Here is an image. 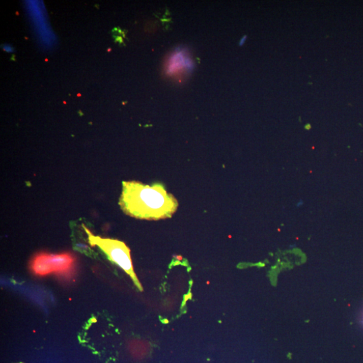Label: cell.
<instances>
[{"mask_svg": "<svg viewBox=\"0 0 363 363\" xmlns=\"http://www.w3.org/2000/svg\"><path fill=\"white\" fill-rule=\"evenodd\" d=\"M119 205L127 215L146 220L171 218L178 207L177 199L162 184L150 186L137 181L123 182Z\"/></svg>", "mask_w": 363, "mask_h": 363, "instance_id": "obj_1", "label": "cell"}, {"mask_svg": "<svg viewBox=\"0 0 363 363\" xmlns=\"http://www.w3.org/2000/svg\"><path fill=\"white\" fill-rule=\"evenodd\" d=\"M83 227L88 235L90 244L92 246L99 247L111 262L117 264L126 273L129 274L138 290L142 291V285L134 271L131 250L127 245L121 241L114 239L102 238L101 237L94 236L85 226Z\"/></svg>", "mask_w": 363, "mask_h": 363, "instance_id": "obj_2", "label": "cell"}, {"mask_svg": "<svg viewBox=\"0 0 363 363\" xmlns=\"http://www.w3.org/2000/svg\"><path fill=\"white\" fill-rule=\"evenodd\" d=\"M75 259L70 253L51 255L45 253L37 254L31 260L30 268L35 275L45 276L52 273L71 278L75 271Z\"/></svg>", "mask_w": 363, "mask_h": 363, "instance_id": "obj_3", "label": "cell"}, {"mask_svg": "<svg viewBox=\"0 0 363 363\" xmlns=\"http://www.w3.org/2000/svg\"><path fill=\"white\" fill-rule=\"evenodd\" d=\"M182 68L191 71L193 69V64L189 58H186L184 52L182 50H179L174 52L173 58L170 60L167 73L169 74H173Z\"/></svg>", "mask_w": 363, "mask_h": 363, "instance_id": "obj_4", "label": "cell"}, {"mask_svg": "<svg viewBox=\"0 0 363 363\" xmlns=\"http://www.w3.org/2000/svg\"><path fill=\"white\" fill-rule=\"evenodd\" d=\"M2 48L4 51L7 52H13L14 51V47H12V46L9 45H2Z\"/></svg>", "mask_w": 363, "mask_h": 363, "instance_id": "obj_5", "label": "cell"}, {"mask_svg": "<svg viewBox=\"0 0 363 363\" xmlns=\"http://www.w3.org/2000/svg\"><path fill=\"white\" fill-rule=\"evenodd\" d=\"M246 36H244V37H243V39H241L240 45H242L244 43L245 40H246Z\"/></svg>", "mask_w": 363, "mask_h": 363, "instance_id": "obj_6", "label": "cell"}, {"mask_svg": "<svg viewBox=\"0 0 363 363\" xmlns=\"http://www.w3.org/2000/svg\"><path fill=\"white\" fill-rule=\"evenodd\" d=\"M108 52H110V51H111V49H109L108 50Z\"/></svg>", "mask_w": 363, "mask_h": 363, "instance_id": "obj_7", "label": "cell"}]
</instances>
